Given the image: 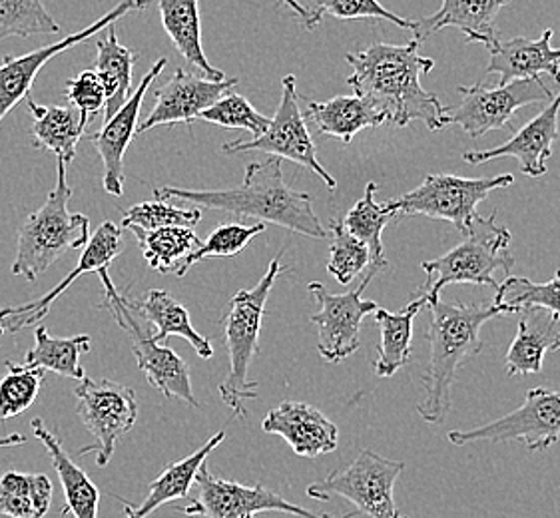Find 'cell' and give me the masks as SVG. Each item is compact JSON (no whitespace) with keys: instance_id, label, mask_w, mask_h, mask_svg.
<instances>
[{"instance_id":"19","label":"cell","mask_w":560,"mask_h":518,"mask_svg":"<svg viewBox=\"0 0 560 518\" xmlns=\"http://www.w3.org/2000/svg\"><path fill=\"white\" fill-rule=\"evenodd\" d=\"M236 86L237 79H202L176 68L174 76L156 89V104L147 118L140 120L136 136L156 126L191 125L203 110Z\"/></svg>"},{"instance_id":"12","label":"cell","mask_w":560,"mask_h":518,"mask_svg":"<svg viewBox=\"0 0 560 518\" xmlns=\"http://www.w3.org/2000/svg\"><path fill=\"white\" fill-rule=\"evenodd\" d=\"M447 439L455 447L479 440H521L527 445L528 451H545L560 440V391L535 387L527 391L523 405L516 407L515 411L481 427L451 431Z\"/></svg>"},{"instance_id":"20","label":"cell","mask_w":560,"mask_h":518,"mask_svg":"<svg viewBox=\"0 0 560 518\" xmlns=\"http://www.w3.org/2000/svg\"><path fill=\"white\" fill-rule=\"evenodd\" d=\"M560 92L549 106L523 126L511 140L491 150H469L463 160L472 166L499 158H516L528 178L547 174V160L552 156V144L559 138Z\"/></svg>"},{"instance_id":"24","label":"cell","mask_w":560,"mask_h":518,"mask_svg":"<svg viewBox=\"0 0 560 518\" xmlns=\"http://www.w3.org/2000/svg\"><path fill=\"white\" fill-rule=\"evenodd\" d=\"M224 431H218L208 443H203L198 451L191 452L186 459L166 464L164 471L150 483L148 495L142 503L130 505L122 501L124 518H150V515L172 501L190 498V488L196 485V476L200 473L208 457L224 443Z\"/></svg>"},{"instance_id":"3","label":"cell","mask_w":560,"mask_h":518,"mask_svg":"<svg viewBox=\"0 0 560 518\" xmlns=\"http://www.w3.org/2000/svg\"><path fill=\"white\" fill-rule=\"evenodd\" d=\"M431 323L425 338L429 341V363L423 375L425 397L417 403L419 417L439 425L451 411V389L465 361L481 353V327L494 317L506 316L503 305H463L441 302L429 305Z\"/></svg>"},{"instance_id":"4","label":"cell","mask_w":560,"mask_h":518,"mask_svg":"<svg viewBox=\"0 0 560 518\" xmlns=\"http://www.w3.org/2000/svg\"><path fill=\"white\" fill-rule=\"evenodd\" d=\"M281 258L283 251L269 261L268 271L264 273L256 287L240 290L232 297L230 307L222 317L230 369L218 391L225 407H230V411L242 421L247 417V401L258 399L259 384L249 381V367L259 350V333L266 316L269 293L281 273L288 271L281 263Z\"/></svg>"},{"instance_id":"10","label":"cell","mask_w":560,"mask_h":518,"mask_svg":"<svg viewBox=\"0 0 560 518\" xmlns=\"http://www.w3.org/2000/svg\"><path fill=\"white\" fill-rule=\"evenodd\" d=\"M74 395L79 399L80 421L94 445L82 447L80 455H94L98 467H106L113 461L118 439L135 427L138 421V401L132 387L116 384L113 379H90L84 377L77 387Z\"/></svg>"},{"instance_id":"47","label":"cell","mask_w":560,"mask_h":518,"mask_svg":"<svg viewBox=\"0 0 560 518\" xmlns=\"http://www.w3.org/2000/svg\"><path fill=\"white\" fill-rule=\"evenodd\" d=\"M24 443H26V437L21 435V433H14V435H9V437H2V439H0V449H9V447L24 445Z\"/></svg>"},{"instance_id":"38","label":"cell","mask_w":560,"mask_h":518,"mask_svg":"<svg viewBox=\"0 0 560 518\" xmlns=\"http://www.w3.org/2000/svg\"><path fill=\"white\" fill-rule=\"evenodd\" d=\"M200 208H179L166 200H150V202L136 203L122 214V227L132 232H152L162 227H194L202 222Z\"/></svg>"},{"instance_id":"48","label":"cell","mask_w":560,"mask_h":518,"mask_svg":"<svg viewBox=\"0 0 560 518\" xmlns=\"http://www.w3.org/2000/svg\"><path fill=\"white\" fill-rule=\"evenodd\" d=\"M4 331H7V329H4V327H2V323H0V339H2V335H4Z\"/></svg>"},{"instance_id":"5","label":"cell","mask_w":560,"mask_h":518,"mask_svg":"<svg viewBox=\"0 0 560 518\" xmlns=\"http://www.w3.org/2000/svg\"><path fill=\"white\" fill-rule=\"evenodd\" d=\"M513 236L506 227L497 222V217H475L469 232L457 248L445 256L423 261L421 268L427 273V282L413 293V297H423L429 305L439 302V295L447 285H491L497 290L494 273L501 270L511 275L515 258L511 254Z\"/></svg>"},{"instance_id":"15","label":"cell","mask_w":560,"mask_h":518,"mask_svg":"<svg viewBox=\"0 0 560 518\" xmlns=\"http://www.w3.org/2000/svg\"><path fill=\"white\" fill-rule=\"evenodd\" d=\"M463 102L455 108H447V126L457 125L465 134L482 138L487 132L503 130L513 125L516 110L528 104L552 102L555 94L540 79L513 80L497 86H459Z\"/></svg>"},{"instance_id":"11","label":"cell","mask_w":560,"mask_h":518,"mask_svg":"<svg viewBox=\"0 0 560 518\" xmlns=\"http://www.w3.org/2000/svg\"><path fill=\"white\" fill-rule=\"evenodd\" d=\"M225 154H244V152H264L273 158L292 160L303 168L312 169L315 176L324 180L329 190H336L337 180L319 164L314 138L307 130L300 96L298 80L288 74L281 80V101L273 118H269L268 130L254 140H236L222 146Z\"/></svg>"},{"instance_id":"22","label":"cell","mask_w":560,"mask_h":518,"mask_svg":"<svg viewBox=\"0 0 560 518\" xmlns=\"http://www.w3.org/2000/svg\"><path fill=\"white\" fill-rule=\"evenodd\" d=\"M511 0H443L435 14L413 21L415 40L421 45L439 31L455 26L465 33L467 43H481L491 52L501 38L494 28L497 14Z\"/></svg>"},{"instance_id":"44","label":"cell","mask_w":560,"mask_h":518,"mask_svg":"<svg viewBox=\"0 0 560 518\" xmlns=\"http://www.w3.org/2000/svg\"><path fill=\"white\" fill-rule=\"evenodd\" d=\"M305 9L312 12L315 24L322 23L325 14L336 16L339 21H358V19H380L397 24L399 28L413 31V21L387 11L377 0H307Z\"/></svg>"},{"instance_id":"37","label":"cell","mask_w":560,"mask_h":518,"mask_svg":"<svg viewBox=\"0 0 560 518\" xmlns=\"http://www.w3.org/2000/svg\"><path fill=\"white\" fill-rule=\"evenodd\" d=\"M494 304L503 305L506 316L523 314L527 309L537 307L560 319V270L550 278L549 282L542 283L509 275L503 283L497 285Z\"/></svg>"},{"instance_id":"7","label":"cell","mask_w":560,"mask_h":518,"mask_svg":"<svg viewBox=\"0 0 560 518\" xmlns=\"http://www.w3.org/2000/svg\"><path fill=\"white\" fill-rule=\"evenodd\" d=\"M515 184L513 174H501L494 178H460L451 174L427 176L415 190L395 198L387 205L397 217L423 215L431 220H443L459 229L465 236L477 217V205L485 202L494 190H503Z\"/></svg>"},{"instance_id":"6","label":"cell","mask_w":560,"mask_h":518,"mask_svg":"<svg viewBox=\"0 0 560 518\" xmlns=\"http://www.w3.org/2000/svg\"><path fill=\"white\" fill-rule=\"evenodd\" d=\"M57 186L46 202L24 220L19 229L16 258L12 275L36 282L58 258L70 249H82L90 239V220L68 212L72 190L68 186L67 166L57 162Z\"/></svg>"},{"instance_id":"45","label":"cell","mask_w":560,"mask_h":518,"mask_svg":"<svg viewBox=\"0 0 560 518\" xmlns=\"http://www.w3.org/2000/svg\"><path fill=\"white\" fill-rule=\"evenodd\" d=\"M65 89L70 108L80 114L82 122L86 126L106 106V91L101 76L94 70H82L79 76L67 80Z\"/></svg>"},{"instance_id":"2","label":"cell","mask_w":560,"mask_h":518,"mask_svg":"<svg viewBox=\"0 0 560 518\" xmlns=\"http://www.w3.org/2000/svg\"><path fill=\"white\" fill-rule=\"evenodd\" d=\"M154 200L196 203L202 210H218L240 217H256L295 234L325 239L329 234L315 214L312 196L298 192L283 180L280 158L247 164L242 186L234 190H184L154 188Z\"/></svg>"},{"instance_id":"17","label":"cell","mask_w":560,"mask_h":518,"mask_svg":"<svg viewBox=\"0 0 560 518\" xmlns=\"http://www.w3.org/2000/svg\"><path fill=\"white\" fill-rule=\"evenodd\" d=\"M124 251L122 229L113 224V222H104L92 237L89 244L82 248L77 268L68 273L57 287H52L50 292L34 299L26 302L16 307H2L0 309V323L4 329H9L11 333H19L26 327L40 326L43 319L48 316L50 307L57 302L62 293L67 292L72 283L79 280L84 273H101V271L110 270L114 259L118 258Z\"/></svg>"},{"instance_id":"46","label":"cell","mask_w":560,"mask_h":518,"mask_svg":"<svg viewBox=\"0 0 560 518\" xmlns=\"http://www.w3.org/2000/svg\"><path fill=\"white\" fill-rule=\"evenodd\" d=\"M280 2H283L285 7H290V9H292L300 19H302L303 24H305V28H310V31H312V28L317 26V24H315L314 16H312V12L307 11V9H305V4H302L300 0H280Z\"/></svg>"},{"instance_id":"31","label":"cell","mask_w":560,"mask_h":518,"mask_svg":"<svg viewBox=\"0 0 560 518\" xmlns=\"http://www.w3.org/2000/svg\"><path fill=\"white\" fill-rule=\"evenodd\" d=\"M427 307L423 297H413L404 311L392 314L387 309H377L375 323L382 331V339L377 345V360H375V373L380 377H393L395 373L405 367L413 350H411V341H413V321L419 316V311Z\"/></svg>"},{"instance_id":"29","label":"cell","mask_w":560,"mask_h":518,"mask_svg":"<svg viewBox=\"0 0 560 518\" xmlns=\"http://www.w3.org/2000/svg\"><path fill=\"white\" fill-rule=\"evenodd\" d=\"M28 110L33 114V144L57 156V162L70 166L77 158V146L84 138L86 125L74 108L36 104L33 96H26Z\"/></svg>"},{"instance_id":"41","label":"cell","mask_w":560,"mask_h":518,"mask_svg":"<svg viewBox=\"0 0 560 518\" xmlns=\"http://www.w3.org/2000/svg\"><path fill=\"white\" fill-rule=\"evenodd\" d=\"M327 234L331 237L327 271L341 285H349L359 273L370 268V248L363 242H359L358 237L351 236L341 220H331Z\"/></svg>"},{"instance_id":"14","label":"cell","mask_w":560,"mask_h":518,"mask_svg":"<svg viewBox=\"0 0 560 518\" xmlns=\"http://www.w3.org/2000/svg\"><path fill=\"white\" fill-rule=\"evenodd\" d=\"M196 485H198V496L188 498V505L178 508V513L186 517L256 518L259 513H285L295 518H334L298 507L266 486L240 485L234 481L218 479L208 471L206 464L196 476ZM355 517L359 515L353 510L341 518Z\"/></svg>"},{"instance_id":"21","label":"cell","mask_w":560,"mask_h":518,"mask_svg":"<svg viewBox=\"0 0 560 518\" xmlns=\"http://www.w3.org/2000/svg\"><path fill=\"white\" fill-rule=\"evenodd\" d=\"M261 428L269 435H280L298 457L315 459L329 455L339 445V428L325 417L317 407L302 401H283L269 411Z\"/></svg>"},{"instance_id":"39","label":"cell","mask_w":560,"mask_h":518,"mask_svg":"<svg viewBox=\"0 0 560 518\" xmlns=\"http://www.w3.org/2000/svg\"><path fill=\"white\" fill-rule=\"evenodd\" d=\"M266 232V224H254V226H244V224H222L215 227L210 237L200 244V248L194 249L188 258L179 263L176 270V278H186V273L200 263L206 258H232L242 254L249 246L254 237Z\"/></svg>"},{"instance_id":"25","label":"cell","mask_w":560,"mask_h":518,"mask_svg":"<svg viewBox=\"0 0 560 518\" xmlns=\"http://www.w3.org/2000/svg\"><path fill=\"white\" fill-rule=\"evenodd\" d=\"M560 350V319L545 309H527L504 357L506 375H537L545 355Z\"/></svg>"},{"instance_id":"30","label":"cell","mask_w":560,"mask_h":518,"mask_svg":"<svg viewBox=\"0 0 560 518\" xmlns=\"http://www.w3.org/2000/svg\"><path fill=\"white\" fill-rule=\"evenodd\" d=\"M96 48L98 57L94 62V72L101 76L106 91L104 120H110L130 98L135 64L140 57L118 40L116 24H110L108 33L96 40Z\"/></svg>"},{"instance_id":"9","label":"cell","mask_w":560,"mask_h":518,"mask_svg":"<svg viewBox=\"0 0 560 518\" xmlns=\"http://www.w3.org/2000/svg\"><path fill=\"white\" fill-rule=\"evenodd\" d=\"M385 268L387 266L382 263H370L355 292L331 293L319 282L307 285V292L317 304V311L310 321L317 327V351L327 363H341L359 350L361 321L380 309V305L370 299L365 302L361 295Z\"/></svg>"},{"instance_id":"23","label":"cell","mask_w":560,"mask_h":518,"mask_svg":"<svg viewBox=\"0 0 560 518\" xmlns=\"http://www.w3.org/2000/svg\"><path fill=\"white\" fill-rule=\"evenodd\" d=\"M550 40V28L538 40H528L525 36L499 38L491 50L487 74H499V84L549 74L560 84V48H552Z\"/></svg>"},{"instance_id":"40","label":"cell","mask_w":560,"mask_h":518,"mask_svg":"<svg viewBox=\"0 0 560 518\" xmlns=\"http://www.w3.org/2000/svg\"><path fill=\"white\" fill-rule=\"evenodd\" d=\"M7 375L0 379V425L31 409L45 385L46 372L7 361Z\"/></svg>"},{"instance_id":"33","label":"cell","mask_w":560,"mask_h":518,"mask_svg":"<svg viewBox=\"0 0 560 518\" xmlns=\"http://www.w3.org/2000/svg\"><path fill=\"white\" fill-rule=\"evenodd\" d=\"M92 350L90 335L52 338L43 323L34 331V348L24 355V367L43 369L82 381L86 377L80 357Z\"/></svg>"},{"instance_id":"16","label":"cell","mask_w":560,"mask_h":518,"mask_svg":"<svg viewBox=\"0 0 560 518\" xmlns=\"http://www.w3.org/2000/svg\"><path fill=\"white\" fill-rule=\"evenodd\" d=\"M148 0H122L114 7L113 11L106 12L102 19L82 28L80 33L68 34L62 40L52 45L40 46L33 52H26L23 57H4L0 64V122L7 114L12 113L21 102L31 96L36 74L52 60L62 55L72 46L89 43L92 36L106 31L110 24H116L128 12L147 11Z\"/></svg>"},{"instance_id":"27","label":"cell","mask_w":560,"mask_h":518,"mask_svg":"<svg viewBox=\"0 0 560 518\" xmlns=\"http://www.w3.org/2000/svg\"><path fill=\"white\" fill-rule=\"evenodd\" d=\"M128 305L136 316L147 319L150 326L156 327V333H152V339L156 343H164L172 335H178L186 339L202 360H212V341L194 329L190 311L168 292L150 290L142 302L128 299Z\"/></svg>"},{"instance_id":"36","label":"cell","mask_w":560,"mask_h":518,"mask_svg":"<svg viewBox=\"0 0 560 518\" xmlns=\"http://www.w3.org/2000/svg\"><path fill=\"white\" fill-rule=\"evenodd\" d=\"M375 192H377V184L370 181L365 186L363 198L346 215L343 226L351 236L358 237L359 242H363L370 248L371 263L387 266L385 249H383V229L389 226L393 220H397V214L387 203L380 205L375 202Z\"/></svg>"},{"instance_id":"28","label":"cell","mask_w":560,"mask_h":518,"mask_svg":"<svg viewBox=\"0 0 560 518\" xmlns=\"http://www.w3.org/2000/svg\"><path fill=\"white\" fill-rule=\"evenodd\" d=\"M162 26L182 57L198 68L206 79L225 80L220 68L212 67L202 46L200 0H156Z\"/></svg>"},{"instance_id":"35","label":"cell","mask_w":560,"mask_h":518,"mask_svg":"<svg viewBox=\"0 0 560 518\" xmlns=\"http://www.w3.org/2000/svg\"><path fill=\"white\" fill-rule=\"evenodd\" d=\"M132 234L150 270L158 273H176L179 263L202 244L190 227H162L152 232L132 229Z\"/></svg>"},{"instance_id":"18","label":"cell","mask_w":560,"mask_h":518,"mask_svg":"<svg viewBox=\"0 0 560 518\" xmlns=\"http://www.w3.org/2000/svg\"><path fill=\"white\" fill-rule=\"evenodd\" d=\"M168 64L166 58H160L154 67L150 68L147 76L138 84L135 94L126 101L122 108L114 114L110 120H104L101 130L94 134L86 136L90 142L101 154L102 166H104V178L102 186L106 193L114 198H122L124 193V156L126 150L132 144L138 125H140V110L147 92L152 84L160 79L164 68Z\"/></svg>"},{"instance_id":"49","label":"cell","mask_w":560,"mask_h":518,"mask_svg":"<svg viewBox=\"0 0 560 518\" xmlns=\"http://www.w3.org/2000/svg\"><path fill=\"white\" fill-rule=\"evenodd\" d=\"M401 518H409V517H401Z\"/></svg>"},{"instance_id":"43","label":"cell","mask_w":560,"mask_h":518,"mask_svg":"<svg viewBox=\"0 0 560 518\" xmlns=\"http://www.w3.org/2000/svg\"><path fill=\"white\" fill-rule=\"evenodd\" d=\"M198 120L208 122V125L222 126V128H237L246 130L254 138H259L268 130L269 118L259 114L249 101L244 96L228 92L220 101L212 104L208 110H203Z\"/></svg>"},{"instance_id":"13","label":"cell","mask_w":560,"mask_h":518,"mask_svg":"<svg viewBox=\"0 0 560 518\" xmlns=\"http://www.w3.org/2000/svg\"><path fill=\"white\" fill-rule=\"evenodd\" d=\"M104 307L114 321L132 341L138 369L147 375L148 384L168 399H179L186 405L198 409L200 401L191 389L190 367L172 348L156 343L144 327L136 321V314L128 305V297L118 292H104Z\"/></svg>"},{"instance_id":"34","label":"cell","mask_w":560,"mask_h":518,"mask_svg":"<svg viewBox=\"0 0 560 518\" xmlns=\"http://www.w3.org/2000/svg\"><path fill=\"white\" fill-rule=\"evenodd\" d=\"M52 503V483L46 474L11 473L0 476V515L43 518Z\"/></svg>"},{"instance_id":"42","label":"cell","mask_w":560,"mask_h":518,"mask_svg":"<svg viewBox=\"0 0 560 518\" xmlns=\"http://www.w3.org/2000/svg\"><path fill=\"white\" fill-rule=\"evenodd\" d=\"M60 24L46 11L43 0H0V38L58 34Z\"/></svg>"},{"instance_id":"32","label":"cell","mask_w":560,"mask_h":518,"mask_svg":"<svg viewBox=\"0 0 560 518\" xmlns=\"http://www.w3.org/2000/svg\"><path fill=\"white\" fill-rule=\"evenodd\" d=\"M305 114L319 134L337 138L343 144H351V140L365 128L385 125L382 116L355 94L325 102L310 101Z\"/></svg>"},{"instance_id":"1","label":"cell","mask_w":560,"mask_h":518,"mask_svg":"<svg viewBox=\"0 0 560 518\" xmlns=\"http://www.w3.org/2000/svg\"><path fill=\"white\" fill-rule=\"evenodd\" d=\"M419 46L413 38L405 46L377 43L363 52H348L346 60L353 70L348 84L385 125L405 128L419 120L429 130H443L447 106L421 84V76L435 68V60L419 57Z\"/></svg>"},{"instance_id":"8","label":"cell","mask_w":560,"mask_h":518,"mask_svg":"<svg viewBox=\"0 0 560 518\" xmlns=\"http://www.w3.org/2000/svg\"><path fill=\"white\" fill-rule=\"evenodd\" d=\"M405 462L387 459L380 452L361 451L348 469L337 471L307 486L314 501L343 496L355 507L358 515L371 518H401L395 507V483L404 473Z\"/></svg>"},{"instance_id":"26","label":"cell","mask_w":560,"mask_h":518,"mask_svg":"<svg viewBox=\"0 0 560 518\" xmlns=\"http://www.w3.org/2000/svg\"><path fill=\"white\" fill-rule=\"evenodd\" d=\"M33 433L36 439L43 443L50 462L57 471L60 485L67 498V508L62 515H74V518H98V505H101V491L90 481L86 473L80 469L72 457L68 455L62 440L52 435L40 419H33Z\"/></svg>"}]
</instances>
